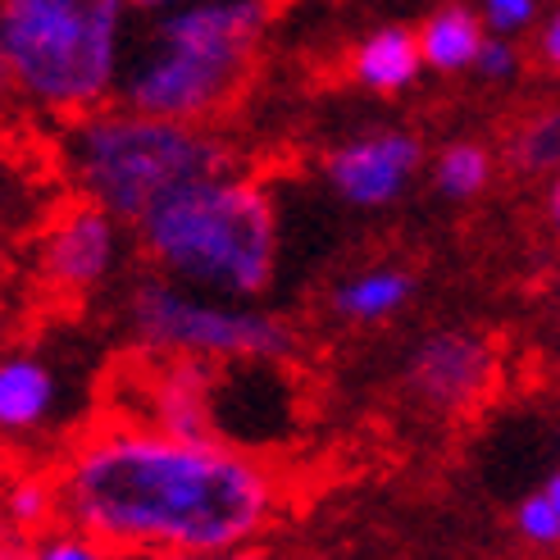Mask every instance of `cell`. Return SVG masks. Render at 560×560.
I'll return each mask as SVG.
<instances>
[{"instance_id":"cell-1","label":"cell","mask_w":560,"mask_h":560,"mask_svg":"<svg viewBox=\"0 0 560 560\" xmlns=\"http://www.w3.org/2000/svg\"><path fill=\"white\" fill-rule=\"evenodd\" d=\"M60 515L109 551L229 556L256 542L278 483L237 442L155 424H109L60 469Z\"/></svg>"},{"instance_id":"cell-2","label":"cell","mask_w":560,"mask_h":560,"mask_svg":"<svg viewBox=\"0 0 560 560\" xmlns=\"http://www.w3.org/2000/svg\"><path fill=\"white\" fill-rule=\"evenodd\" d=\"M269 0H183L137 10L115 101L142 115L210 124L256 69Z\"/></svg>"},{"instance_id":"cell-3","label":"cell","mask_w":560,"mask_h":560,"mask_svg":"<svg viewBox=\"0 0 560 560\" xmlns=\"http://www.w3.org/2000/svg\"><path fill=\"white\" fill-rule=\"evenodd\" d=\"M132 233L151 269L196 292L256 301L273 288L278 210L273 196L242 174V164L174 187Z\"/></svg>"},{"instance_id":"cell-4","label":"cell","mask_w":560,"mask_h":560,"mask_svg":"<svg viewBox=\"0 0 560 560\" xmlns=\"http://www.w3.org/2000/svg\"><path fill=\"white\" fill-rule=\"evenodd\" d=\"M60 164L82 201H96L137 229L174 187L237 170V151L210 124L142 115L115 101L65 124Z\"/></svg>"},{"instance_id":"cell-5","label":"cell","mask_w":560,"mask_h":560,"mask_svg":"<svg viewBox=\"0 0 560 560\" xmlns=\"http://www.w3.org/2000/svg\"><path fill=\"white\" fill-rule=\"evenodd\" d=\"M132 19V0H0L19 101L65 124L115 105Z\"/></svg>"},{"instance_id":"cell-6","label":"cell","mask_w":560,"mask_h":560,"mask_svg":"<svg viewBox=\"0 0 560 560\" xmlns=\"http://www.w3.org/2000/svg\"><path fill=\"white\" fill-rule=\"evenodd\" d=\"M124 324L160 360H210V365H229V360H288L296 351L292 328L233 296L196 292L170 273H142L132 278L124 301Z\"/></svg>"},{"instance_id":"cell-7","label":"cell","mask_w":560,"mask_h":560,"mask_svg":"<svg viewBox=\"0 0 560 560\" xmlns=\"http://www.w3.org/2000/svg\"><path fill=\"white\" fill-rule=\"evenodd\" d=\"M128 229L119 214H109L96 201L60 210L37 242V273L60 296H92L119 278L128 260Z\"/></svg>"},{"instance_id":"cell-8","label":"cell","mask_w":560,"mask_h":560,"mask_svg":"<svg viewBox=\"0 0 560 560\" xmlns=\"http://www.w3.org/2000/svg\"><path fill=\"white\" fill-rule=\"evenodd\" d=\"M497 383V347L474 328H438L406 360V387L429 410L456 415L488 397Z\"/></svg>"},{"instance_id":"cell-9","label":"cell","mask_w":560,"mask_h":560,"mask_svg":"<svg viewBox=\"0 0 560 560\" xmlns=\"http://www.w3.org/2000/svg\"><path fill=\"white\" fill-rule=\"evenodd\" d=\"M419 164H424V147H419L415 132L378 128V132L351 137L338 151H328L324 183L332 187L338 201H347L355 210H383L406 196Z\"/></svg>"},{"instance_id":"cell-10","label":"cell","mask_w":560,"mask_h":560,"mask_svg":"<svg viewBox=\"0 0 560 560\" xmlns=\"http://www.w3.org/2000/svg\"><path fill=\"white\" fill-rule=\"evenodd\" d=\"M69 419L65 374L42 351L0 355V438H33Z\"/></svg>"},{"instance_id":"cell-11","label":"cell","mask_w":560,"mask_h":560,"mask_svg":"<svg viewBox=\"0 0 560 560\" xmlns=\"http://www.w3.org/2000/svg\"><path fill=\"white\" fill-rule=\"evenodd\" d=\"M424 69V50H419V33L401 23H387L374 27V33L351 50V78L360 82L365 92L392 96V92H406L410 82Z\"/></svg>"},{"instance_id":"cell-12","label":"cell","mask_w":560,"mask_h":560,"mask_svg":"<svg viewBox=\"0 0 560 560\" xmlns=\"http://www.w3.org/2000/svg\"><path fill=\"white\" fill-rule=\"evenodd\" d=\"M488 42V23L479 10L446 0L424 23H419V50H424V69L433 73H465L479 60V50Z\"/></svg>"},{"instance_id":"cell-13","label":"cell","mask_w":560,"mask_h":560,"mask_svg":"<svg viewBox=\"0 0 560 560\" xmlns=\"http://www.w3.org/2000/svg\"><path fill=\"white\" fill-rule=\"evenodd\" d=\"M415 296V273L397 265H374L342 278L332 288V315L347 324H383L392 315H401Z\"/></svg>"},{"instance_id":"cell-14","label":"cell","mask_w":560,"mask_h":560,"mask_svg":"<svg viewBox=\"0 0 560 560\" xmlns=\"http://www.w3.org/2000/svg\"><path fill=\"white\" fill-rule=\"evenodd\" d=\"M506 160L520 178H551L560 170V105L538 109L511 132Z\"/></svg>"},{"instance_id":"cell-15","label":"cell","mask_w":560,"mask_h":560,"mask_svg":"<svg viewBox=\"0 0 560 560\" xmlns=\"http://www.w3.org/2000/svg\"><path fill=\"white\" fill-rule=\"evenodd\" d=\"M492 183V155L479 142H452L433 160V187L446 201H474Z\"/></svg>"},{"instance_id":"cell-16","label":"cell","mask_w":560,"mask_h":560,"mask_svg":"<svg viewBox=\"0 0 560 560\" xmlns=\"http://www.w3.org/2000/svg\"><path fill=\"white\" fill-rule=\"evenodd\" d=\"M5 524L14 528V538L33 542L42 528L60 515V483H42V479H19L5 492Z\"/></svg>"},{"instance_id":"cell-17","label":"cell","mask_w":560,"mask_h":560,"mask_svg":"<svg viewBox=\"0 0 560 560\" xmlns=\"http://www.w3.org/2000/svg\"><path fill=\"white\" fill-rule=\"evenodd\" d=\"M515 534H520V542L542 547V551L560 547V515H556V506H551L547 488H542V492H528L520 506H515Z\"/></svg>"},{"instance_id":"cell-18","label":"cell","mask_w":560,"mask_h":560,"mask_svg":"<svg viewBox=\"0 0 560 560\" xmlns=\"http://www.w3.org/2000/svg\"><path fill=\"white\" fill-rule=\"evenodd\" d=\"M27 556H37V560H101V556H109V547L96 542L92 534H82L78 524H69V528H55V534H37L27 542Z\"/></svg>"},{"instance_id":"cell-19","label":"cell","mask_w":560,"mask_h":560,"mask_svg":"<svg viewBox=\"0 0 560 560\" xmlns=\"http://www.w3.org/2000/svg\"><path fill=\"white\" fill-rule=\"evenodd\" d=\"M524 69V55L511 37H501V33H488L483 50H479V60H474V73H479L483 82H515Z\"/></svg>"},{"instance_id":"cell-20","label":"cell","mask_w":560,"mask_h":560,"mask_svg":"<svg viewBox=\"0 0 560 560\" xmlns=\"http://www.w3.org/2000/svg\"><path fill=\"white\" fill-rule=\"evenodd\" d=\"M479 14L488 23V33L520 37L538 23V0H479Z\"/></svg>"},{"instance_id":"cell-21","label":"cell","mask_w":560,"mask_h":560,"mask_svg":"<svg viewBox=\"0 0 560 560\" xmlns=\"http://www.w3.org/2000/svg\"><path fill=\"white\" fill-rule=\"evenodd\" d=\"M27 196V187L19 183V174H14V164L0 155V229H5V223L19 214V201Z\"/></svg>"},{"instance_id":"cell-22","label":"cell","mask_w":560,"mask_h":560,"mask_svg":"<svg viewBox=\"0 0 560 560\" xmlns=\"http://www.w3.org/2000/svg\"><path fill=\"white\" fill-rule=\"evenodd\" d=\"M538 60L560 78V10H551L538 27Z\"/></svg>"},{"instance_id":"cell-23","label":"cell","mask_w":560,"mask_h":560,"mask_svg":"<svg viewBox=\"0 0 560 560\" xmlns=\"http://www.w3.org/2000/svg\"><path fill=\"white\" fill-rule=\"evenodd\" d=\"M542 214H547V229H551V237L560 242V170L547 178V191H542Z\"/></svg>"},{"instance_id":"cell-24","label":"cell","mask_w":560,"mask_h":560,"mask_svg":"<svg viewBox=\"0 0 560 560\" xmlns=\"http://www.w3.org/2000/svg\"><path fill=\"white\" fill-rule=\"evenodd\" d=\"M5 105H23V101H19V88H14V73H10L5 50H0V109H5Z\"/></svg>"},{"instance_id":"cell-25","label":"cell","mask_w":560,"mask_h":560,"mask_svg":"<svg viewBox=\"0 0 560 560\" xmlns=\"http://www.w3.org/2000/svg\"><path fill=\"white\" fill-rule=\"evenodd\" d=\"M547 497H551V506H556V515H560V469L547 479Z\"/></svg>"},{"instance_id":"cell-26","label":"cell","mask_w":560,"mask_h":560,"mask_svg":"<svg viewBox=\"0 0 560 560\" xmlns=\"http://www.w3.org/2000/svg\"><path fill=\"white\" fill-rule=\"evenodd\" d=\"M137 10H164V5H183V0H132Z\"/></svg>"},{"instance_id":"cell-27","label":"cell","mask_w":560,"mask_h":560,"mask_svg":"<svg viewBox=\"0 0 560 560\" xmlns=\"http://www.w3.org/2000/svg\"><path fill=\"white\" fill-rule=\"evenodd\" d=\"M556 315H560V283H556Z\"/></svg>"}]
</instances>
